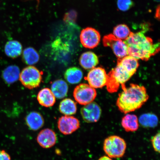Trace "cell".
I'll list each match as a JSON object with an SVG mask.
<instances>
[{"label":"cell","instance_id":"obj_21","mask_svg":"<svg viewBox=\"0 0 160 160\" xmlns=\"http://www.w3.org/2000/svg\"><path fill=\"white\" fill-rule=\"evenodd\" d=\"M59 110L60 112L65 116H71L77 112V106L73 100L65 99L60 103Z\"/></svg>","mask_w":160,"mask_h":160},{"label":"cell","instance_id":"obj_1","mask_svg":"<svg viewBox=\"0 0 160 160\" xmlns=\"http://www.w3.org/2000/svg\"><path fill=\"white\" fill-rule=\"evenodd\" d=\"M139 66L138 60L131 56L119 58L117 67L108 74V91L110 93L117 92L120 85H124L134 74Z\"/></svg>","mask_w":160,"mask_h":160},{"label":"cell","instance_id":"obj_12","mask_svg":"<svg viewBox=\"0 0 160 160\" xmlns=\"http://www.w3.org/2000/svg\"><path fill=\"white\" fill-rule=\"evenodd\" d=\"M37 141L43 148H49L57 143V138L55 132L49 128L44 129L40 132L37 137Z\"/></svg>","mask_w":160,"mask_h":160},{"label":"cell","instance_id":"obj_15","mask_svg":"<svg viewBox=\"0 0 160 160\" xmlns=\"http://www.w3.org/2000/svg\"><path fill=\"white\" fill-rule=\"evenodd\" d=\"M37 99L40 105L48 108L53 106L56 101L55 96L51 90L48 88L42 89L39 92Z\"/></svg>","mask_w":160,"mask_h":160},{"label":"cell","instance_id":"obj_22","mask_svg":"<svg viewBox=\"0 0 160 160\" xmlns=\"http://www.w3.org/2000/svg\"><path fill=\"white\" fill-rule=\"evenodd\" d=\"M139 123L145 128H155L158 123L157 116L152 113H146L142 115L138 119Z\"/></svg>","mask_w":160,"mask_h":160},{"label":"cell","instance_id":"obj_2","mask_svg":"<svg viewBox=\"0 0 160 160\" xmlns=\"http://www.w3.org/2000/svg\"><path fill=\"white\" fill-rule=\"evenodd\" d=\"M124 42L128 47V55L137 60L147 61L159 51V43H154L152 40L142 32H132Z\"/></svg>","mask_w":160,"mask_h":160},{"label":"cell","instance_id":"obj_4","mask_svg":"<svg viewBox=\"0 0 160 160\" xmlns=\"http://www.w3.org/2000/svg\"><path fill=\"white\" fill-rule=\"evenodd\" d=\"M103 149L108 157L111 158H119L124 155L127 143L122 138L117 135H112L105 140Z\"/></svg>","mask_w":160,"mask_h":160},{"label":"cell","instance_id":"obj_14","mask_svg":"<svg viewBox=\"0 0 160 160\" xmlns=\"http://www.w3.org/2000/svg\"><path fill=\"white\" fill-rule=\"evenodd\" d=\"M99 59L94 53L92 52H85L82 54L79 59L80 65L85 69H91L99 63Z\"/></svg>","mask_w":160,"mask_h":160},{"label":"cell","instance_id":"obj_10","mask_svg":"<svg viewBox=\"0 0 160 160\" xmlns=\"http://www.w3.org/2000/svg\"><path fill=\"white\" fill-rule=\"evenodd\" d=\"M80 124L77 118L70 116H64L60 118L58 122L59 131L65 135H69L79 128Z\"/></svg>","mask_w":160,"mask_h":160},{"label":"cell","instance_id":"obj_20","mask_svg":"<svg viewBox=\"0 0 160 160\" xmlns=\"http://www.w3.org/2000/svg\"><path fill=\"white\" fill-rule=\"evenodd\" d=\"M83 73L81 69L77 67L69 68L66 71L65 78L68 82L75 84L80 82L82 79Z\"/></svg>","mask_w":160,"mask_h":160},{"label":"cell","instance_id":"obj_6","mask_svg":"<svg viewBox=\"0 0 160 160\" xmlns=\"http://www.w3.org/2000/svg\"><path fill=\"white\" fill-rule=\"evenodd\" d=\"M97 91L87 84H81L75 88L73 97L80 104L85 105L93 102L97 97Z\"/></svg>","mask_w":160,"mask_h":160},{"label":"cell","instance_id":"obj_3","mask_svg":"<svg viewBox=\"0 0 160 160\" xmlns=\"http://www.w3.org/2000/svg\"><path fill=\"white\" fill-rule=\"evenodd\" d=\"M122 86L123 91L119 94L117 105L122 112L127 114L142 107L149 98L147 90L143 86L131 84L129 87Z\"/></svg>","mask_w":160,"mask_h":160},{"label":"cell","instance_id":"obj_18","mask_svg":"<svg viewBox=\"0 0 160 160\" xmlns=\"http://www.w3.org/2000/svg\"><path fill=\"white\" fill-rule=\"evenodd\" d=\"M20 69L16 65L9 66L4 70L2 76L4 80L9 84L15 82L19 78Z\"/></svg>","mask_w":160,"mask_h":160},{"label":"cell","instance_id":"obj_17","mask_svg":"<svg viewBox=\"0 0 160 160\" xmlns=\"http://www.w3.org/2000/svg\"><path fill=\"white\" fill-rule=\"evenodd\" d=\"M51 91L55 98L62 99L67 94L68 86L63 80H57L52 84Z\"/></svg>","mask_w":160,"mask_h":160},{"label":"cell","instance_id":"obj_29","mask_svg":"<svg viewBox=\"0 0 160 160\" xmlns=\"http://www.w3.org/2000/svg\"><path fill=\"white\" fill-rule=\"evenodd\" d=\"M98 160H112L111 158L107 156H104L100 158Z\"/></svg>","mask_w":160,"mask_h":160},{"label":"cell","instance_id":"obj_11","mask_svg":"<svg viewBox=\"0 0 160 160\" xmlns=\"http://www.w3.org/2000/svg\"><path fill=\"white\" fill-rule=\"evenodd\" d=\"M81 113L86 122L95 123L98 121L101 118L102 110L97 103L92 102L82 108Z\"/></svg>","mask_w":160,"mask_h":160},{"label":"cell","instance_id":"obj_28","mask_svg":"<svg viewBox=\"0 0 160 160\" xmlns=\"http://www.w3.org/2000/svg\"><path fill=\"white\" fill-rule=\"evenodd\" d=\"M0 160H11V157L5 150H0Z\"/></svg>","mask_w":160,"mask_h":160},{"label":"cell","instance_id":"obj_25","mask_svg":"<svg viewBox=\"0 0 160 160\" xmlns=\"http://www.w3.org/2000/svg\"><path fill=\"white\" fill-rule=\"evenodd\" d=\"M131 0H118L117 6L119 10L122 11H128L132 5Z\"/></svg>","mask_w":160,"mask_h":160},{"label":"cell","instance_id":"obj_27","mask_svg":"<svg viewBox=\"0 0 160 160\" xmlns=\"http://www.w3.org/2000/svg\"><path fill=\"white\" fill-rule=\"evenodd\" d=\"M75 13L71 12L66 14L64 17V21L66 22L72 23L74 21Z\"/></svg>","mask_w":160,"mask_h":160},{"label":"cell","instance_id":"obj_24","mask_svg":"<svg viewBox=\"0 0 160 160\" xmlns=\"http://www.w3.org/2000/svg\"><path fill=\"white\" fill-rule=\"evenodd\" d=\"M131 33L128 27L125 24L118 25L114 28L113 35L118 39L125 40Z\"/></svg>","mask_w":160,"mask_h":160},{"label":"cell","instance_id":"obj_16","mask_svg":"<svg viewBox=\"0 0 160 160\" xmlns=\"http://www.w3.org/2000/svg\"><path fill=\"white\" fill-rule=\"evenodd\" d=\"M121 125L126 132H135L139 128L138 119L135 115L127 114L122 119Z\"/></svg>","mask_w":160,"mask_h":160},{"label":"cell","instance_id":"obj_9","mask_svg":"<svg viewBox=\"0 0 160 160\" xmlns=\"http://www.w3.org/2000/svg\"><path fill=\"white\" fill-rule=\"evenodd\" d=\"M80 41L84 47L93 49L99 45L101 40L99 32L93 28L83 29L80 35Z\"/></svg>","mask_w":160,"mask_h":160},{"label":"cell","instance_id":"obj_13","mask_svg":"<svg viewBox=\"0 0 160 160\" xmlns=\"http://www.w3.org/2000/svg\"><path fill=\"white\" fill-rule=\"evenodd\" d=\"M27 124L30 129L37 131L42 127L44 124V120L42 116L37 112H32L26 118Z\"/></svg>","mask_w":160,"mask_h":160},{"label":"cell","instance_id":"obj_19","mask_svg":"<svg viewBox=\"0 0 160 160\" xmlns=\"http://www.w3.org/2000/svg\"><path fill=\"white\" fill-rule=\"evenodd\" d=\"M22 47L19 42L16 41L8 42L5 47L6 54L9 57L15 58L21 55Z\"/></svg>","mask_w":160,"mask_h":160},{"label":"cell","instance_id":"obj_26","mask_svg":"<svg viewBox=\"0 0 160 160\" xmlns=\"http://www.w3.org/2000/svg\"><path fill=\"white\" fill-rule=\"evenodd\" d=\"M160 133H158L152 138L151 142L155 151L157 152H160Z\"/></svg>","mask_w":160,"mask_h":160},{"label":"cell","instance_id":"obj_7","mask_svg":"<svg viewBox=\"0 0 160 160\" xmlns=\"http://www.w3.org/2000/svg\"><path fill=\"white\" fill-rule=\"evenodd\" d=\"M103 42L105 47L111 48L118 58H122L128 55V47L124 41L117 38L113 34L105 36Z\"/></svg>","mask_w":160,"mask_h":160},{"label":"cell","instance_id":"obj_5","mask_svg":"<svg viewBox=\"0 0 160 160\" xmlns=\"http://www.w3.org/2000/svg\"><path fill=\"white\" fill-rule=\"evenodd\" d=\"M19 79L22 84L29 89L38 87L42 80L41 73L33 66L25 68L20 73Z\"/></svg>","mask_w":160,"mask_h":160},{"label":"cell","instance_id":"obj_8","mask_svg":"<svg viewBox=\"0 0 160 160\" xmlns=\"http://www.w3.org/2000/svg\"><path fill=\"white\" fill-rule=\"evenodd\" d=\"M108 76L105 70L101 67L94 68L90 70L85 79L94 88H99L107 85Z\"/></svg>","mask_w":160,"mask_h":160},{"label":"cell","instance_id":"obj_23","mask_svg":"<svg viewBox=\"0 0 160 160\" xmlns=\"http://www.w3.org/2000/svg\"><path fill=\"white\" fill-rule=\"evenodd\" d=\"M23 58L27 64L31 65L35 64L39 61V55L34 49L29 47L24 50Z\"/></svg>","mask_w":160,"mask_h":160}]
</instances>
